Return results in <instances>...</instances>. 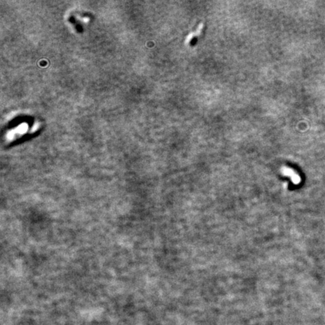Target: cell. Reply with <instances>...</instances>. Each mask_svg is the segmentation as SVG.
I'll return each instance as SVG.
<instances>
[{"mask_svg": "<svg viewBox=\"0 0 325 325\" xmlns=\"http://www.w3.org/2000/svg\"><path fill=\"white\" fill-rule=\"evenodd\" d=\"M281 173L284 175L288 177H290V180L292 181V182L295 184H298L300 183L301 178L300 177V175L294 171V170H292L291 168L287 167V166H283L281 169Z\"/></svg>", "mask_w": 325, "mask_h": 325, "instance_id": "1", "label": "cell"}, {"mask_svg": "<svg viewBox=\"0 0 325 325\" xmlns=\"http://www.w3.org/2000/svg\"><path fill=\"white\" fill-rule=\"evenodd\" d=\"M203 23H200V24L198 26V27H197V29H196V31L192 32L189 33L188 35H187V37H186V39H185V45H188L191 42V41H192L193 39L195 38V37L199 36V35L201 34L202 30H203Z\"/></svg>", "mask_w": 325, "mask_h": 325, "instance_id": "2", "label": "cell"}]
</instances>
